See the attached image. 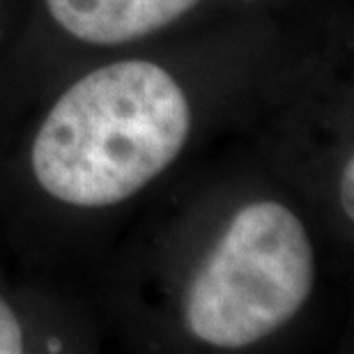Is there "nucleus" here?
<instances>
[{"label": "nucleus", "mask_w": 354, "mask_h": 354, "mask_svg": "<svg viewBox=\"0 0 354 354\" xmlns=\"http://www.w3.org/2000/svg\"><path fill=\"white\" fill-rule=\"evenodd\" d=\"M189 129V102L164 67L113 62L55 102L32 143V173L55 201L109 207L164 173Z\"/></svg>", "instance_id": "f257e3e1"}, {"label": "nucleus", "mask_w": 354, "mask_h": 354, "mask_svg": "<svg viewBox=\"0 0 354 354\" xmlns=\"http://www.w3.org/2000/svg\"><path fill=\"white\" fill-rule=\"evenodd\" d=\"M313 288V246L286 205H246L230 221L187 295L191 334L244 348L290 322Z\"/></svg>", "instance_id": "f03ea898"}, {"label": "nucleus", "mask_w": 354, "mask_h": 354, "mask_svg": "<svg viewBox=\"0 0 354 354\" xmlns=\"http://www.w3.org/2000/svg\"><path fill=\"white\" fill-rule=\"evenodd\" d=\"M201 0H46L62 30L99 46L140 39L171 26Z\"/></svg>", "instance_id": "7ed1b4c3"}, {"label": "nucleus", "mask_w": 354, "mask_h": 354, "mask_svg": "<svg viewBox=\"0 0 354 354\" xmlns=\"http://www.w3.org/2000/svg\"><path fill=\"white\" fill-rule=\"evenodd\" d=\"M24 352V329L3 297H0V354Z\"/></svg>", "instance_id": "20e7f679"}, {"label": "nucleus", "mask_w": 354, "mask_h": 354, "mask_svg": "<svg viewBox=\"0 0 354 354\" xmlns=\"http://www.w3.org/2000/svg\"><path fill=\"white\" fill-rule=\"evenodd\" d=\"M354 159H348V164L343 168V177H341V201H343V209L345 214L352 218L354 214Z\"/></svg>", "instance_id": "39448f33"}]
</instances>
